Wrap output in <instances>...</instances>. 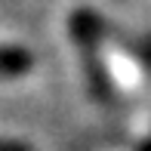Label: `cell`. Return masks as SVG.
<instances>
[{
  "label": "cell",
  "mask_w": 151,
  "mask_h": 151,
  "mask_svg": "<svg viewBox=\"0 0 151 151\" xmlns=\"http://www.w3.org/2000/svg\"><path fill=\"white\" fill-rule=\"evenodd\" d=\"M71 37L80 50V62H83V71H86V83H90V93L96 96L99 102H111L114 96V86H111V77H108V68L99 56V43L105 37V22L96 16L93 9H74L71 12Z\"/></svg>",
  "instance_id": "obj_1"
},
{
  "label": "cell",
  "mask_w": 151,
  "mask_h": 151,
  "mask_svg": "<svg viewBox=\"0 0 151 151\" xmlns=\"http://www.w3.org/2000/svg\"><path fill=\"white\" fill-rule=\"evenodd\" d=\"M139 151H151V139H148V142H142V148H139Z\"/></svg>",
  "instance_id": "obj_4"
},
{
  "label": "cell",
  "mask_w": 151,
  "mask_h": 151,
  "mask_svg": "<svg viewBox=\"0 0 151 151\" xmlns=\"http://www.w3.org/2000/svg\"><path fill=\"white\" fill-rule=\"evenodd\" d=\"M0 151H31V145H25V142H19V139H3V136H0Z\"/></svg>",
  "instance_id": "obj_3"
},
{
  "label": "cell",
  "mask_w": 151,
  "mask_h": 151,
  "mask_svg": "<svg viewBox=\"0 0 151 151\" xmlns=\"http://www.w3.org/2000/svg\"><path fill=\"white\" fill-rule=\"evenodd\" d=\"M34 56L25 46H0V77H19L31 71Z\"/></svg>",
  "instance_id": "obj_2"
}]
</instances>
